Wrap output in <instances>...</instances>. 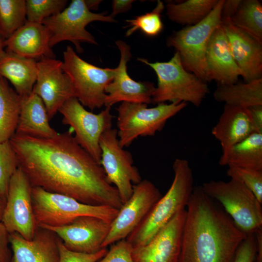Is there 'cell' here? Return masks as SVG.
<instances>
[{
  "label": "cell",
  "instance_id": "cell-30",
  "mask_svg": "<svg viewBox=\"0 0 262 262\" xmlns=\"http://www.w3.org/2000/svg\"><path fill=\"white\" fill-rule=\"evenodd\" d=\"M237 27L262 42V4L258 0H242L230 18Z\"/></svg>",
  "mask_w": 262,
  "mask_h": 262
},
{
  "label": "cell",
  "instance_id": "cell-32",
  "mask_svg": "<svg viewBox=\"0 0 262 262\" xmlns=\"http://www.w3.org/2000/svg\"><path fill=\"white\" fill-rule=\"evenodd\" d=\"M164 8V2L157 1V5L151 12L128 19L129 29L126 32V37L130 36L137 30H140L145 35L154 37L159 34L163 30L164 24L161 18V14Z\"/></svg>",
  "mask_w": 262,
  "mask_h": 262
},
{
  "label": "cell",
  "instance_id": "cell-22",
  "mask_svg": "<svg viewBox=\"0 0 262 262\" xmlns=\"http://www.w3.org/2000/svg\"><path fill=\"white\" fill-rule=\"evenodd\" d=\"M50 37L44 25L27 20L5 40V51L37 61L43 58H56L49 46Z\"/></svg>",
  "mask_w": 262,
  "mask_h": 262
},
{
  "label": "cell",
  "instance_id": "cell-2",
  "mask_svg": "<svg viewBox=\"0 0 262 262\" xmlns=\"http://www.w3.org/2000/svg\"><path fill=\"white\" fill-rule=\"evenodd\" d=\"M186 207L178 262H233L247 235L201 186L194 187Z\"/></svg>",
  "mask_w": 262,
  "mask_h": 262
},
{
  "label": "cell",
  "instance_id": "cell-41",
  "mask_svg": "<svg viewBox=\"0 0 262 262\" xmlns=\"http://www.w3.org/2000/svg\"><path fill=\"white\" fill-rule=\"evenodd\" d=\"M134 2L133 0H114L112 1V11L110 15L114 18L118 14L125 13L130 10Z\"/></svg>",
  "mask_w": 262,
  "mask_h": 262
},
{
  "label": "cell",
  "instance_id": "cell-16",
  "mask_svg": "<svg viewBox=\"0 0 262 262\" xmlns=\"http://www.w3.org/2000/svg\"><path fill=\"white\" fill-rule=\"evenodd\" d=\"M120 53V59L111 82L105 89V107H111L118 102L152 103L156 86L149 82H136L128 74L127 64L131 57L130 46L125 42L115 41Z\"/></svg>",
  "mask_w": 262,
  "mask_h": 262
},
{
  "label": "cell",
  "instance_id": "cell-1",
  "mask_svg": "<svg viewBox=\"0 0 262 262\" xmlns=\"http://www.w3.org/2000/svg\"><path fill=\"white\" fill-rule=\"evenodd\" d=\"M72 133L69 129L48 138L15 134L10 141L32 187L83 203L120 209L123 203L116 188Z\"/></svg>",
  "mask_w": 262,
  "mask_h": 262
},
{
  "label": "cell",
  "instance_id": "cell-24",
  "mask_svg": "<svg viewBox=\"0 0 262 262\" xmlns=\"http://www.w3.org/2000/svg\"><path fill=\"white\" fill-rule=\"evenodd\" d=\"M21 98L15 134L43 138L56 136L58 132L50 125L46 108L41 98L33 92Z\"/></svg>",
  "mask_w": 262,
  "mask_h": 262
},
{
  "label": "cell",
  "instance_id": "cell-26",
  "mask_svg": "<svg viewBox=\"0 0 262 262\" xmlns=\"http://www.w3.org/2000/svg\"><path fill=\"white\" fill-rule=\"evenodd\" d=\"M219 163L262 170V133L254 132L233 146L225 157L220 158Z\"/></svg>",
  "mask_w": 262,
  "mask_h": 262
},
{
  "label": "cell",
  "instance_id": "cell-40",
  "mask_svg": "<svg viewBox=\"0 0 262 262\" xmlns=\"http://www.w3.org/2000/svg\"><path fill=\"white\" fill-rule=\"evenodd\" d=\"M249 111L255 131L262 133V105L247 108Z\"/></svg>",
  "mask_w": 262,
  "mask_h": 262
},
{
  "label": "cell",
  "instance_id": "cell-39",
  "mask_svg": "<svg viewBox=\"0 0 262 262\" xmlns=\"http://www.w3.org/2000/svg\"><path fill=\"white\" fill-rule=\"evenodd\" d=\"M9 237L10 233L0 221V262H11L12 253Z\"/></svg>",
  "mask_w": 262,
  "mask_h": 262
},
{
  "label": "cell",
  "instance_id": "cell-12",
  "mask_svg": "<svg viewBox=\"0 0 262 262\" xmlns=\"http://www.w3.org/2000/svg\"><path fill=\"white\" fill-rule=\"evenodd\" d=\"M100 164L108 181L116 188L123 204L131 196L133 185L142 180L138 169L133 165L130 152L122 147L119 142L117 129L110 128L100 138Z\"/></svg>",
  "mask_w": 262,
  "mask_h": 262
},
{
  "label": "cell",
  "instance_id": "cell-34",
  "mask_svg": "<svg viewBox=\"0 0 262 262\" xmlns=\"http://www.w3.org/2000/svg\"><path fill=\"white\" fill-rule=\"evenodd\" d=\"M67 0H26V16L28 21L42 24L47 18L62 12Z\"/></svg>",
  "mask_w": 262,
  "mask_h": 262
},
{
  "label": "cell",
  "instance_id": "cell-7",
  "mask_svg": "<svg viewBox=\"0 0 262 262\" xmlns=\"http://www.w3.org/2000/svg\"><path fill=\"white\" fill-rule=\"evenodd\" d=\"M187 103H161L148 108L147 104L123 102L117 108V130L119 144L129 147L138 137L154 135L167 121L185 108Z\"/></svg>",
  "mask_w": 262,
  "mask_h": 262
},
{
  "label": "cell",
  "instance_id": "cell-29",
  "mask_svg": "<svg viewBox=\"0 0 262 262\" xmlns=\"http://www.w3.org/2000/svg\"><path fill=\"white\" fill-rule=\"evenodd\" d=\"M218 0H187L166 5V15L176 23L191 26L204 19L212 11Z\"/></svg>",
  "mask_w": 262,
  "mask_h": 262
},
{
  "label": "cell",
  "instance_id": "cell-9",
  "mask_svg": "<svg viewBox=\"0 0 262 262\" xmlns=\"http://www.w3.org/2000/svg\"><path fill=\"white\" fill-rule=\"evenodd\" d=\"M62 67L72 82L75 97L91 110L104 105L105 89L112 81L115 68H101L80 58L67 46L63 52Z\"/></svg>",
  "mask_w": 262,
  "mask_h": 262
},
{
  "label": "cell",
  "instance_id": "cell-4",
  "mask_svg": "<svg viewBox=\"0 0 262 262\" xmlns=\"http://www.w3.org/2000/svg\"><path fill=\"white\" fill-rule=\"evenodd\" d=\"M138 60L150 66L157 75L158 83L152 103L184 102L198 107L209 93L207 83L184 67L177 51L167 62L151 63L143 58Z\"/></svg>",
  "mask_w": 262,
  "mask_h": 262
},
{
  "label": "cell",
  "instance_id": "cell-10",
  "mask_svg": "<svg viewBox=\"0 0 262 262\" xmlns=\"http://www.w3.org/2000/svg\"><path fill=\"white\" fill-rule=\"evenodd\" d=\"M96 21L116 22L110 15L90 11L84 0H72L62 12L47 18L42 24L49 32L51 48L67 41L74 45L77 52L82 53L83 51L82 43L98 44L94 36L86 29L88 24Z\"/></svg>",
  "mask_w": 262,
  "mask_h": 262
},
{
  "label": "cell",
  "instance_id": "cell-37",
  "mask_svg": "<svg viewBox=\"0 0 262 262\" xmlns=\"http://www.w3.org/2000/svg\"><path fill=\"white\" fill-rule=\"evenodd\" d=\"M132 247L126 239L112 245L107 253L98 262H133Z\"/></svg>",
  "mask_w": 262,
  "mask_h": 262
},
{
  "label": "cell",
  "instance_id": "cell-38",
  "mask_svg": "<svg viewBox=\"0 0 262 262\" xmlns=\"http://www.w3.org/2000/svg\"><path fill=\"white\" fill-rule=\"evenodd\" d=\"M256 250L255 233L247 235L239 246L233 262H255Z\"/></svg>",
  "mask_w": 262,
  "mask_h": 262
},
{
  "label": "cell",
  "instance_id": "cell-20",
  "mask_svg": "<svg viewBox=\"0 0 262 262\" xmlns=\"http://www.w3.org/2000/svg\"><path fill=\"white\" fill-rule=\"evenodd\" d=\"M9 240L11 262H59V238L49 229L38 226L29 240L17 233H10Z\"/></svg>",
  "mask_w": 262,
  "mask_h": 262
},
{
  "label": "cell",
  "instance_id": "cell-18",
  "mask_svg": "<svg viewBox=\"0 0 262 262\" xmlns=\"http://www.w3.org/2000/svg\"><path fill=\"white\" fill-rule=\"evenodd\" d=\"M186 215L180 211L147 244L132 248L133 262H178Z\"/></svg>",
  "mask_w": 262,
  "mask_h": 262
},
{
  "label": "cell",
  "instance_id": "cell-36",
  "mask_svg": "<svg viewBox=\"0 0 262 262\" xmlns=\"http://www.w3.org/2000/svg\"><path fill=\"white\" fill-rule=\"evenodd\" d=\"M58 247L59 262H98L108 251L107 247L102 248L98 251L92 253L74 251L66 247L60 238Z\"/></svg>",
  "mask_w": 262,
  "mask_h": 262
},
{
  "label": "cell",
  "instance_id": "cell-25",
  "mask_svg": "<svg viewBox=\"0 0 262 262\" xmlns=\"http://www.w3.org/2000/svg\"><path fill=\"white\" fill-rule=\"evenodd\" d=\"M37 62L5 51L0 59V76L10 82L21 98L26 97L36 80Z\"/></svg>",
  "mask_w": 262,
  "mask_h": 262
},
{
  "label": "cell",
  "instance_id": "cell-6",
  "mask_svg": "<svg viewBox=\"0 0 262 262\" xmlns=\"http://www.w3.org/2000/svg\"><path fill=\"white\" fill-rule=\"evenodd\" d=\"M224 0H218L210 13L200 22L175 32L166 40L167 45L179 53L184 67L206 83L209 82L207 47L213 32L221 24Z\"/></svg>",
  "mask_w": 262,
  "mask_h": 262
},
{
  "label": "cell",
  "instance_id": "cell-27",
  "mask_svg": "<svg viewBox=\"0 0 262 262\" xmlns=\"http://www.w3.org/2000/svg\"><path fill=\"white\" fill-rule=\"evenodd\" d=\"M213 97L225 104L245 108L262 105V78L249 82L217 84Z\"/></svg>",
  "mask_w": 262,
  "mask_h": 262
},
{
  "label": "cell",
  "instance_id": "cell-17",
  "mask_svg": "<svg viewBox=\"0 0 262 262\" xmlns=\"http://www.w3.org/2000/svg\"><path fill=\"white\" fill-rule=\"evenodd\" d=\"M111 223L98 217L83 216L64 226L38 227L53 231L71 250L92 253L102 248V245L109 232Z\"/></svg>",
  "mask_w": 262,
  "mask_h": 262
},
{
  "label": "cell",
  "instance_id": "cell-14",
  "mask_svg": "<svg viewBox=\"0 0 262 262\" xmlns=\"http://www.w3.org/2000/svg\"><path fill=\"white\" fill-rule=\"evenodd\" d=\"M161 196L158 188L147 180H142L138 184L133 185L132 194L123 204L111 222L109 232L102 245V248L126 239Z\"/></svg>",
  "mask_w": 262,
  "mask_h": 262
},
{
  "label": "cell",
  "instance_id": "cell-31",
  "mask_svg": "<svg viewBox=\"0 0 262 262\" xmlns=\"http://www.w3.org/2000/svg\"><path fill=\"white\" fill-rule=\"evenodd\" d=\"M27 20L25 0H0V34L5 40Z\"/></svg>",
  "mask_w": 262,
  "mask_h": 262
},
{
  "label": "cell",
  "instance_id": "cell-33",
  "mask_svg": "<svg viewBox=\"0 0 262 262\" xmlns=\"http://www.w3.org/2000/svg\"><path fill=\"white\" fill-rule=\"evenodd\" d=\"M18 167V160L10 140L0 143V195L5 201L11 179Z\"/></svg>",
  "mask_w": 262,
  "mask_h": 262
},
{
  "label": "cell",
  "instance_id": "cell-3",
  "mask_svg": "<svg viewBox=\"0 0 262 262\" xmlns=\"http://www.w3.org/2000/svg\"><path fill=\"white\" fill-rule=\"evenodd\" d=\"M174 179L167 192L154 204L135 229L126 238L132 248L147 244L173 217L185 209L193 191V176L187 160L176 159Z\"/></svg>",
  "mask_w": 262,
  "mask_h": 262
},
{
  "label": "cell",
  "instance_id": "cell-23",
  "mask_svg": "<svg viewBox=\"0 0 262 262\" xmlns=\"http://www.w3.org/2000/svg\"><path fill=\"white\" fill-rule=\"evenodd\" d=\"M255 132L247 108L225 104L224 109L212 133L219 142L222 150L220 158L230 149Z\"/></svg>",
  "mask_w": 262,
  "mask_h": 262
},
{
  "label": "cell",
  "instance_id": "cell-11",
  "mask_svg": "<svg viewBox=\"0 0 262 262\" xmlns=\"http://www.w3.org/2000/svg\"><path fill=\"white\" fill-rule=\"evenodd\" d=\"M111 107H105L98 114L85 109L76 98L66 100L59 110L62 123L70 126L77 143L100 164L99 141L106 130L112 128L113 116Z\"/></svg>",
  "mask_w": 262,
  "mask_h": 262
},
{
  "label": "cell",
  "instance_id": "cell-28",
  "mask_svg": "<svg viewBox=\"0 0 262 262\" xmlns=\"http://www.w3.org/2000/svg\"><path fill=\"white\" fill-rule=\"evenodd\" d=\"M21 103V97L0 76V143L10 140L15 134Z\"/></svg>",
  "mask_w": 262,
  "mask_h": 262
},
{
  "label": "cell",
  "instance_id": "cell-42",
  "mask_svg": "<svg viewBox=\"0 0 262 262\" xmlns=\"http://www.w3.org/2000/svg\"><path fill=\"white\" fill-rule=\"evenodd\" d=\"M242 0H225L221 10V18H231L236 13Z\"/></svg>",
  "mask_w": 262,
  "mask_h": 262
},
{
  "label": "cell",
  "instance_id": "cell-13",
  "mask_svg": "<svg viewBox=\"0 0 262 262\" xmlns=\"http://www.w3.org/2000/svg\"><path fill=\"white\" fill-rule=\"evenodd\" d=\"M32 186L19 167L13 175L8 187L1 221L9 233H17L26 240L33 237L38 227L33 213Z\"/></svg>",
  "mask_w": 262,
  "mask_h": 262
},
{
  "label": "cell",
  "instance_id": "cell-19",
  "mask_svg": "<svg viewBox=\"0 0 262 262\" xmlns=\"http://www.w3.org/2000/svg\"><path fill=\"white\" fill-rule=\"evenodd\" d=\"M221 25L245 82L262 78V42L237 27L229 18H222Z\"/></svg>",
  "mask_w": 262,
  "mask_h": 262
},
{
  "label": "cell",
  "instance_id": "cell-15",
  "mask_svg": "<svg viewBox=\"0 0 262 262\" xmlns=\"http://www.w3.org/2000/svg\"><path fill=\"white\" fill-rule=\"evenodd\" d=\"M63 61L43 58L37 62V77L33 92L42 100L51 120L68 99L76 98L68 76L64 71Z\"/></svg>",
  "mask_w": 262,
  "mask_h": 262
},
{
  "label": "cell",
  "instance_id": "cell-44",
  "mask_svg": "<svg viewBox=\"0 0 262 262\" xmlns=\"http://www.w3.org/2000/svg\"><path fill=\"white\" fill-rule=\"evenodd\" d=\"M84 1L87 8L91 11L92 10H97L102 1L100 0H84Z\"/></svg>",
  "mask_w": 262,
  "mask_h": 262
},
{
  "label": "cell",
  "instance_id": "cell-8",
  "mask_svg": "<svg viewBox=\"0 0 262 262\" xmlns=\"http://www.w3.org/2000/svg\"><path fill=\"white\" fill-rule=\"evenodd\" d=\"M212 199L219 201L235 225L246 235L262 227V208L254 195L241 182L211 180L200 186Z\"/></svg>",
  "mask_w": 262,
  "mask_h": 262
},
{
  "label": "cell",
  "instance_id": "cell-43",
  "mask_svg": "<svg viewBox=\"0 0 262 262\" xmlns=\"http://www.w3.org/2000/svg\"><path fill=\"white\" fill-rule=\"evenodd\" d=\"M255 235L257 242L255 262H262V227L255 232Z\"/></svg>",
  "mask_w": 262,
  "mask_h": 262
},
{
  "label": "cell",
  "instance_id": "cell-5",
  "mask_svg": "<svg viewBox=\"0 0 262 262\" xmlns=\"http://www.w3.org/2000/svg\"><path fill=\"white\" fill-rule=\"evenodd\" d=\"M32 198L37 226H64L83 216H94L112 222L118 212V209L112 207L83 203L38 187H32Z\"/></svg>",
  "mask_w": 262,
  "mask_h": 262
},
{
  "label": "cell",
  "instance_id": "cell-45",
  "mask_svg": "<svg viewBox=\"0 0 262 262\" xmlns=\"http://www.w3.org/2000/svg\"><path fill=\"white\" fill-rule=\"evenodd\" d=\"M5 39L0 34V59L3 55L5 52Z\"/></svg>",
  "mask_w": 262,
  "mask_h": 262
},
{
  "label": "cell",
  "instance_id": "cell-35",
  "mask_svg": "<svg viewBox=\"0 0 262 262\" xmlns=\"http://www.w3.org/2000/svg\"><path fill=\"white\" fill-rule=\"evenodd\" d=\"M227 174L241 182L262 204V170L229 166Z\"/></svg>",
  "mask_w": 262,
  "mask_h": 262
},
{
  "label": "cell",
  "instance_id": "cell-46",
  "mask_svg": "<svg viewBox=\"0 0 262 262\" xmlns=\"http://www.w3.org/2000/svg\"><path fill=\"white\" fill-rule=\"evenodd\" d=\"M5 205V201L0 195V221L1 220L3 213Z\"/></svg>",
  "mask_w": 262,
  "mask_h": 262
},
{
  "label": "cell",
  "instance_id": "cell-21",
  "mask_svg": "<svg viewBox=\"0 0 262 262\" xmlns=\"http://www.w3.org/2000/svg\"><path fill=\"white\" fill-rule=\"evenodd\" d=\"M206 63L209 82L217 84L237 82L241 71L231 53L228 38L221 24L209 40L206 52Z\"/></svg>",
  "mask_w": 262,
  "mask_h": 262
}]
</instances>
